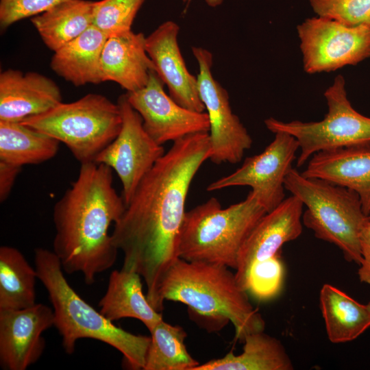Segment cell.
Here are the masks:
<instances>
[{
  "label": "cell",
  "mask_w": 370,
  "mask_h": 370,
  "mask_svg": "<svg viewBox=\"0 0 370 370\" xmlns=\"http://www.w3.org/2000/svg\"><path fill=\"white\" fill-rule=\"evenodd\" d=\"M164 84L152 71L147 85L127 92V98L143 119L145 130L158 144L176 141L188 135L210 131L206 112L184 108L164 90Z\"/></svg>",
  "instance_id": "13"
},
{
  "label": "cell",
  "mask_w": 370,
  "mask_h": 370,
  "mask_svg": "<svg viewBox=\"0 0 370 370\" xmlns=\"http://www.w3.org/2000/svg\"><path fill=\"white\" fill-rule=\"evenodd\" d=\"M366 305H367V306L369 310L370 311V301H369L368 302V304H366Z\"/></svg>",
  "instance_id": "35"
},
{
  "label": "cell",
  "mask_w": 370,
  "mask_h": 370,
  "mask_svg": "<svg viewBox=\"0 0 370 370\" xmlns=\"http://www.w3.org/2000/svg\"><path fill=\"white\" fill-rule=\"evenodd\" d=\"M179 31L175 22H164L146 37V51L171 97L184 108L203 112L205 107L198 92L197 79L188 71L178 45Z\"/></svg>",
  "instance_id": "16"
},
{
  "label": "cell",
  "mask_w": 370,
  "mask_h": 370,
  "mask_svg": "<svg viewBox=\"0 0 370 370\" xmlns=\"http://www.w3.org/2000/svg\"><path fill=\"white\" fill-rule=\"evenodd\" d=\"M94 1L65 0L33 16L31 21L45 45L56 51L92 25Z\"/></svg>",
  "instance_id": "24"
},
{
  "label": "cell",
  "mask_w": 370,
  "mask_h": 370,
  "mask_svg": "<svg viewBox=\"0 0 370 370\" xmlns=\"http://www.w3.org/2000/svg\"><path fill=\"white\" fill-rule=\"evenodd\" d=\"M21 166L0 161V201L3 202L9 196Z\"/></svg>",
  "instance_id": "33"
},
{
  "label": "cell",
  "mask_w": 370,
  "mask_h": 370,
  "mask_svg": "<svg viewBox=\"0 0 370 370\" xmlns=\"http://www.w3.org/2000/svg\"><path fill=\"white\" fill-rule=\"evenodd\" d=\"M37 272L22 253L10 246L0 247V310L35 305Z\"/></svg>",
  "instance_id": "26"
},
{
  "label": "cell",
  "mask_w": 370,
  "mask_h": 370,
  "mask_svg": "<svg viewBox=\"0 0 370 370\" xmlns=\"http://www.w3.org/2000/svg\"><path fill=\"white\" fill-rule=\"evenodd\" d=\"M319 304L328 337L333 343L355 340L370 328V311L341 289L323 285Z\"/></svg>",
  "instance_id": "23"
},
{
  "label": "cell",
  "mask_w": 370,
  "mask_h": 370,
  "mask_svg": "<svg viewBox=\"0 0 370 370\" xmlns=\"http://www.w3.org/2000/svg\"><path fill=\"white\" fill-rule=\"evenodd\" d=\"M369 216H370V213H369Z\"/></svg>",
  "instance_id": "36"
},
{
  "label": "cell",
  "mask_w": 370,
  "mask_h": 370,
  "mask_svg": "<svg viewBox=\"0 0 370 370\" xmlns=\"http://www.w3.org/2000/svg\"><path fill=\"white\" fill-rule=\"evenodd\" d=\"M159 296L162 304L165 300L183 303L194 314L222 325L230 321L241 342L264 329L262 317L238 284L235 273L222 264L179 258L164 275Z\"/></svg>",
  "instance_id": "4"
},
{
  "label": "cell",
  "mask_w": 370,
  "mask_h": 370,
  "mask_svg": "<svg viewBox=\"0 0 370 370\" xmlns=\"http://www.w3.org/2000/svg\"><path fill=\"white\" fill-rule=\"evenodd\" d=\"M274 134V139L262 152L247 158L240 168L210 183L206 190L249 186L250 192L267 212L275 208L285 199L284 180L293 168L299 145L296 138L286 132Z\"/></svg>",
  "instance_id": "12"
},
{
  "label": "cell",
  "mask_w": 370,
  "mask_h": 370,
  "mask_svg": "<svg viewBox=\"0 0 370 370\" xmlns=\"http://www.w3.org/2000/svg\"><path fill=\"white\" fill-rule=\"evenodd\" d=\"M117 103L122 116L121 130L95 162L116 172L122 184L121 197L127 206L142 179L165 151L146 132L142 117L130 105L126 94L119 97Z\"/></svg>",
  "instance_id": "11"
},
{
  "label": "cell",
  "mask_w": 370,
  "mask_h": 370,
  "mask_svg": "<svg viewBox=\"0 0 370 370\" xmlns=\"http://www.w3.org/2000/svg\"><path fill=\"white\" fill-rule=\"evenodd\" d=\"M61 102L60 88L49 77L14 69L0 74V121L21 122Z\"/></svg>",
  "instance_id": "17"
},
{
  "label": "cell",
  "mask_w": 370,
  "mask_h": 370,
  "mask_svg": "<svg viewBox=\"0 0 370 370\" xmlns=\"http://www.w3.org/2000/svg\"><path fill=\"white\" fill-rule=\"evenodd\" d=\"M145 39L143 33L132 30L108 36L101 56L102 81L114 82L127 92L144 88L156 71Z\"/></svg>",
  "instance_id": "19"
},
{
  "label": "cell",
  "mask_w": 370,
  "mask_h": 370,
  "mask_svg": "<svg viewBox=\"0 0 370 370\" xmlns=\"http://www.w3.org/2000/svg\"><path fill=\"white\" fill-rule=\"evenodd\" d=\"M328 112L319 121L283 122L274 118L264 121L273 133L284 132L297 140L300 153L297 166H303L314 153L343 147H370V117L354 109L347 99L345 80L338 75L324 92Z\"/></svg>",
  "instance_id": "8"
},
{
  "label": "cell",
  "mask_w": 370,
  "mask_h": 370,
  "mask_svg": "<svg viewBox=\"0 0 370 370\" xmlns=\"http://www.w3.org/2000/svg\"><path fill=\"white\" fill-rule=\"evenodd\" d=\"M149 332L143 370H193L200 364L188 353L184 343L187 334L182 327L162 319Z\"/></svg>",
  "instance_id": "27"
},
{
  "label": "cell",
  "mask_w": 370,
  "mask_h": 370,
  "mask_svg": "<svg viewBox=\"0 0 370 370\" xmlns=\"http://www.w3.org/2000/svg\"><path fill=\"white\" fill-rule=\"evenodd\" d=\"M112 170L95 162L81 164L77 179L53 210V251L64 271L81 273L88 285L114 265L119 251L109 229L126 206L112 185Z\"/></svg>",
  "instance_id": "2"
},
{
  "label": "cell",
  "mask_w": 370,
  "mask_h": 370,
  "mask_svg": "<svg viewBox=\"0 0 370 370\" xmlns=\"http://www.w3.org/2000/svg\"><path fill=\"white\" fill-rule=\"evenodd\" d=\"M208 132L175 142L142 179L112 234L123 254L122 269L138 273L147 298L162 312L159 291L168 270L180 258V235L188 192L197 172L210 158Z\"/></svg>",
  "instance_id": "1"
},
{
  "label": "cell",
  "mask_w": 370,
  "mask_h": 370,
  "mask_svg": "<svg viewBox=\"0 0 370 370\" xmlns=\"http://www.w3.org/2000/svg\"><path fill=\"white\" fill-rule=\"evenodd\" d=\"M140 275L122 269L111 272L106 291L99 302L100 312L111 321L133 318L150 332L163 318L143 291Z\"/></svg>",
  "instance_id": "20"
},
{
  "label": "cell",
  "mask_w": 370,
  "mask_h": 370,
  "mask_svg": "<svg viewBox=\"0 0 370 370\" xmlns=\"http://www.w3.org/2000/svg\"><path fill=\"white\" fill-rule=\"evenodd\" d=\"M145 0L94 1L92 25L107 36L132 30L134 18Z\"/></svg>",
  "instance_id": "28"
},
{
  "label": "cell",
  "mask_w": 370,
  "mask_h": 370,
  "mask_svg": "<svg viewBox=\"0 0 370 370\" xmlns=\"http://www.w3.org/2000/svg\"><path fill=\"white\" fill-rule=\"evenodd\" d=\"M34 263L38 278L49 294L54 326L66 354L75 352L78 340L94 339L119 351L130 369L143 370L151 337L117 327L84 300L68 283L60 260L53 251L36 248Z\"/></svg>",
  "instance_id": "3"
},
{
  "label": "cell",
  "mask_w": 370,
  "mask_h": 370,
  "mask_svg": "<svg viewBox=\"0 0 370 370\" xmlns=\"http://www.w3.org/2000/svg\"><path fill=\"white\" fill-rule=\"evenodd\" d=\"M65 0H0V24L6 28L28 17L41 14Z\"/></svg>",
  "instance_id": "31"
},
{
  "label": "cell",
  "mask_w": 370,
  "mask_h": 370,
  "mask_svg": "<svg viewBox=\"0 0 370 370\" xmlns=\"http://www.w3.org/2000/svg\"><path fill=\"white\" fill-rule=\"evenodd\" d=\"M60 141L21 122L0 121V161L16 166L53 158Z\"/></svg>",
  "instance_id": "25"
},
{
  "label": "cell",
  "mask_w": 370,
  "mask_h": 370,
  "mask_svg": "<svg viewBox=\"0 0 370 370\" xmlns=\"http://www.w3.org/2000/svg\"><path fill=\"white\" fill-rule=\"evenodd\" d=\"M303 207L301 200L291 195L267 212L253 229L242 247L235 273L238 284L243 291L255 264L280 253L284 243L301 235Z\"/></svg>",
  "instance_id": "15"
},
{
  "label": "cell",
  "mask_w": 370,
  "mask_h": 370,
  "mask_svg": "<svg viewBox=\"0 0 370 370\" xmlns=\"http://www.w3.org/2000/svg\"><path fill=\"white\" fill-rule=\"evenodd\" d=\"M284 275V269L278 253L251 268L245 291L261 301L272 299L281 290Z\"/></svg>",
  "instance_id": "29"
},
{
  "label": "cell",
  "mask_w": 370,
  "mask_h": 370,
  "mask_svg": "<svg viewBox=\"0 0 370 370\" xmlns=\"http://www.w3.org/2000/svg\"><path fill=\"white\" fill-rule=\"evenodd\" d=\"M243 352L199 364L193 370H293L292 360L280 340L263 331L248 334Z\"/></svg>",
  "instance_id": "22"
},
{
  "label": "cell",
  "mask_w": 370,
  "mask_h": 370,
  "mask_svg": "<svg viewBox=\"0 0 370 370\" xmlns=\"http://www.w3.org/2000/svg\"><path fill=\"white\" fill-rule=\"evenodd\" d=\"M191 0H183L184 2H189ZM205 2L212 8L217 7L221 5L223 2V0H205Z\"/></svg>",
  "instance_id": "34"
},
{
  "label": "cell",
  "mask_w": 370,
  "mask_h": 370,
  "mask_svg": "<svg viewBox=\"0 0 370 370\" xmlns=\"http://www.w3.org/2000/svg\"><path fill=\"white\" fill-rule=\"evenodd\" d=\"M361 262L358 275L361 282L370 285V220L364 225L360 237Z\"/></svg>",
  "instance_id": "32"
},
{
  "label": "cell",
  "mask_w": 370,
  "mask_h": 370,
  "mask_svg": "<svg viewBox=\"0 0 370 370\" xmlns=\"http://www.w3.org/2000/svg\"><path fill=\"white\" fill-rule=\"evenodd\" d=\"M297 32L307 73L336 71L370 57V26H349L318 16L306 18Z\"/></svg>",
  "instance_id": "9"
},
{
  "label": "cell",
  "mask_w": 370,
  "mask_h": 370,
  "mask_svg": "<svg viewBox=\"0 0 370 370\" xmlns=\"http://www.w3.org/2000/svg\"><path fill=\"white\" fill-rule=\"evenodd\" d=\"M54 326L53 310L42 304L0 310V365L6 370H25L41 357L42 333Z\"/></svg>",
  "instance_id": "14"
},
{
  "label": "cell",
  "mask_w": 370,
  "mask_h": 370,
  "mask_svg": "<svg viewBox=\"0 0 370 370\" xmlns=\"http://www.w3.org/2000/svg\"><path fill=\"white\" fill-rule=\"evenodd\" d=\"M309 2L319 16L349 26H370V0H309Z\"/></svg>",
  "instance_id": "30"
},
{
  "label": "cell",
  "mask_w": 370,
  "mask_h": 370,
  "mask_svg": "<svg viewBox=\"0 0 370 370\" xmlns=\"http://www.w3.org/2000/svg\"><path fill=\"white\" fill-rule=\"evenodd\" d=\"M21 123L64 143L81 164L95 162L119 134L122 116L118 103L99 94L60 103Z\"/></svg>",
  "instance_id": "7"
},
{
  "label": "cell",
  "mask_w": 370,
  "mask_h": 370,
  "mask_svg": "<svg viewBox=\"0 0 370 370\" xmlns=\"http://www.w3.org/2000/svg\"><path fill=\"white\" fill-rule=\"evenodd\" d=\"M285 189L306 206L302 223L314 236L338 247L348 262L360 264V237L370 216L353 190L329 181L304 176L292 168L284 180Z\"/></svg>",
  "instance_id": "6"
},
{
  "label": "cell",
  "mask_w": 370,
  "mask_h": 370,
  "mask_svg": "<svg viewBox=\"0 0 370 370\" xmlns=\"http://www.w3.org/2000/svg\"><path fill=\"white\" fill-rule=\"evenodd\" d=\"M107 35L93 25L54 51L51 69L75 86L102 82L101 56Z\"/></svg>",
  "instance_id": "21"
},
{
  "label": "cell",
  "mask_w": 370,
  "mask_h": 370,
  "mask_svg": "<svg viewBox=\"0 0 370 370\" xmlns=\"http://www.w3.org/2000/svg\"><path fill=\"white\" fill-rule=\"evenodd\" d=\"M301 174L354 191L365 213H370V147L360 146L321 151L309 160Z\"/></svg>",
  "instance_id": "18"
},
{
  "label": "cell",
  "mask_w": 370,
  "mask_h": 370,
  "mask_svg": "<svg viewBox=\"0 0 370 370\" xmlns=\"http://www.w3.org/2000/svg\"><path fill=\"white\" fill-rule=\"evenodd\" d=\"M198 66L197 88L210 121L211 154L214 164L239 162L252 145V138L233 113L227 90L212 73V54L201 47H193Z\"/></svg>",
  "instance_id": "10"
},
{
  "label": "cell",
  "mask_w": 370,
  "mask_h": 370,
  "mask_svg": "<svg viewBox=\"0 0 370 370\" xmlns=\"http://www.w3.org/2000/svg\"><path fill=\"white\" fill-rule=\"evenodd\" d=\"M266 213L251 192L245 200L225 208L216 198H210L186 212L180 235L179 257L236 270L243 245Z\"/></svg>",
  "instance_id": "5"
}]
</instances>
